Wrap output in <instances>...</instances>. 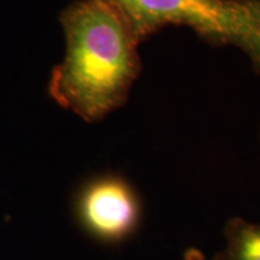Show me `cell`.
<instances>
[{"label":"cell","mask_w":260,"mask_h":260,"mask_svg":"<svg viewBox=\"0 0 260 260\" xmlns=\"http://www.w3.org/2000/svg\"><path fill=\"white\" fill-rule=\"evenodd\" d=\"M183 260H207V259L200 249L188 248L183 254Z\"/></svg>","instance_id":"5b68a950"},{"label":"cell","mask_w":260,"mask_h":260,"mask_svg":"<svg viewBox=\"0 0 260 260\" xmlns=\"http://www.w3.org/2000/svg\"><path fill=\"white\" fill-rule=\"evenodd\" d=\"M59 21L67 52L48 93L86 122H98L128 100L141 71V40L115 0H77Z\"/></svg>","instance_id":"6da1fadb"},{"label":"cell","mask_w":260,"mask_h":260,"mask_svg":"<svg viewBox=\"0 0 260 260\" xmlns=\"http://www.w3.org/2000/svg\"><path fill=\"white\" fill-rule=\"evenodd\" d=\"M140 40L169 25L243 52L260 74V0H132L123 9Z\"/></svg>","instance_id":"7a4b0ae2"},{"label":"cell","mask_w":260,"mask_h":260,"mask_svg":"<svg viewBox=\"0 0 260 260\" xmlns=\"http://www.w3.org/2000/svg\"><path fill=\"white\" fill-rule=\"evenodd\" d=\"M73 212L80 229L104 246H121L134 239L144 222L139 191L122 175L106 172L81 184Z\"/></svg>","instance_id":"3957f363"},{"label":"cell","mask_w":260,"mask_h":260,"mask_svg":"<svg viewBox=\"0 0 260 260\" xmlns=\"http://www.w3.org/2000/svg\"><path fill=\"white\" fill-rule=\"evenodd\" d=\"M223 234L225 246L213 260H260V224L234 217Z\"/></svg>","instance_id":"277c9868"}]
</instances>
